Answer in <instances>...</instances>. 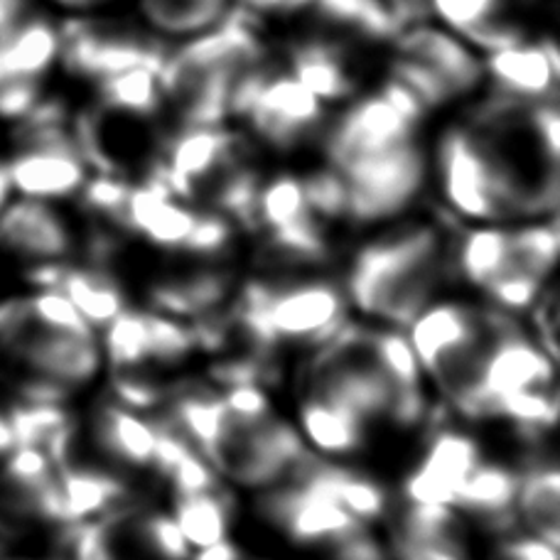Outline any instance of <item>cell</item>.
I'll return each mask as SVG.
<instances>
[{
    "mask_svg": "<svg viewBox=\"0 0 560 560\" xmlns=\"http://www.w3.org/2000/svg\"><path fill=\"white\" fill-rule=\"evenodd\" d=\"M77 236L67 214L52 202L13 197L0 212V256L23 264L69 261Z\"/></svg>",
    "mask_w": 560,
    "mask_h": 560,
    "instance_id": "obj_11",
    "label": "cell"
},
{
    "mask_svg": "<svg viewBox=\"0 0 560 560\" xmlns=\"http://www.w3.org/2000/svg\"><path fill=\"white\" fill-rule=\"evenodd\" d=\"M234 5L266 23L273 18H298L303 13L305 0H234Z\"/></svg>",
    "mask_w": 560,
    "mask_h": 560,
    "instance_id": "obj_42",
    "label": "cell"
},
{
    "mask_svg": "<svg viewBox=\"0 0 560 560\" xmlns=\"http://www.w3.org/2000/svg\"><path fill=\"white\" fill-rule=\"evenodd\" d=\"M155 423L143 413L128 411L116 401L98 406L94 438L102 453L114 463L133 469H150L155 453Z\"/></svg>",
    "mask_w": 560,
    "mask_h": 560,
    "instance_id": "obj_20",
    "label": "cell"
},
{
    "mask_svg": "<svg viewBox=\"0 0 560 560\" xmlns=\"http://www.w3.org/2000/svg\"><path fill=\"white\" fill-rule=\"evenodd\" d=\"M197 207L179 202V199L160 192L158 187L140 179L138 185H131V192L126 197L121 217L116 219L114 229L140 236L163 252H183L197 222Z\"/></svg>",
    "mask_w": 560,
    "mask_h": 560,
    "instance_id": "obj_16",
    "label": "cell"
},
{
    "mask_svg": "<svg viewBox=\"0 0 560 560\" xmlns=\"http://www.w3.org/2000/svg\"><path fill=\"white\" fill-rule=\"evenodd\" d=\"M335 173L347 187V224L372 226L398 219L418 202L428 183L430 160L423 138H418L386 153L354 160Z\"/></svg>",
    "mask_w": 560,
    "mask_h": 560,
    "instance_id": "obj_7",
    "label": "cell"
},
{
    "mask_svg": "<svg viewBox=\"0 0 560 560\" xmlns=\"http://www.w3.org/2000/svg\"><path fill=\"white\" fill-rule=\"evenodd\" d=\"M516 516L522 532L536 534L558 546L560 534V472L553 459L536 457L518 467Z\"/></svg>",
    "mask_w": 560,
    "mask_h": 560,
    "instance_id": "obj_22",
    "label": "cell"
},
{
    "mask_svg": "<svg viewBox=\"0 0 560 560\" xmlns=\"http://www.w3.org/2000/svg\"><path fill=\"white\" fill-rule=\"evenodd\" d=\"M131 179L121 175H89L84 187L79 189V205H82L89 214L106 219L108 224H116L121 217V209L126 205V197L131 192Z\"/></svg>",
    "mask_w": 560,
    "mask_h": 560,
    "instance_id": "obj_37",
    "label": "cell"
},
{
    "mask_svg": "<svg viewBox=\"0 0 560 560\" xmlns=\"http://www.w3.org/2000/svg\"><path fill=\"white\" fill-rule=\"evenodd\" d=\"M532 0H425L428 13L479 55L494 52L528 35L524 8Z\"/></svg>",
    "mask_w": 560,
    "mask_h": 560,
    "instance_id": "obj_14",
    "label": "cell"
},
{
    "mask_svg": "<svg viewBox=\"0 0 560 560\" xmlns=\"http://www.w3.org/2000/svg\"><path fill=\"white\" fill-rule=\"evenodd\" d=\"M329 560H392L388 548L378 541V538L369 532V526H362L352 536L342 538V541L329 546Z\"/></svg>",
    "mask_w": 560,
    "mask_h": 560,
    "instance_id": "obj_41",
    "label": "cell"
},
{
    "mask_svg": "<svg viewBox=\"0 0 560 560\" xmlns=\"http://www.w3.org/2000/svg\"><path fill=\"white\" fill-rule=\"evenodd\" d=\"M114 560H121V558H114Z\"/></svg>",
    "mask_w": 560,
    "mask_h": 560,
    "instance_id": "obj_49",
    "label": "cell"
},
{
    "mask_svg": "<svg viewBox=\"0 0 560 560\" xmlns=\"http://www.w3.org/2000/svg\"><path fill=\"white\" fill-rule=\"evenodd\" d=\"M558 258V224L556 217L546 222H528L512 229V268L536 280L551 278Z\"/></svg>",
    "mask_w": 560,
    "mask_h": 560,
    "instance_id": "obj_30",
    "label": "cell"
},
{
    "mask_svg": "<svg viewBox=\"0 0 560 560\" xmlns=\"http://www.w3.org/2000/svg\"><path fill=\"white\" fill-rule=\"evenodd\" d=\"M450 268L445 234L435 224H408L359 248L345 293L362 315L406 329L438 298Z\"/></svg>",
    "mask_w": 560,
    "mask_h": 560,
    "instance_id": "obj_2",
    "label": "cell"
},
{
    "mask_svg": "<svg viewBox=\"0 0 560 560\" xmlns=\"http://www.w3.org/2000/svg\"><path fill=\"white\" fill-rule=\"evenodd\" d=\"M544 290V280H536L522 271L509 268L504 276H499L494 283H489L482 293L492 300V305L509 315L528 313L536 305L538 295Z\"/></svg>",
    "mask_w": 560,
    "mask_h": 560,
    "instance_id": "obj_38",
    "label": "cell"
},
{
    "mask_svg": "<svg viewBox=\"0 0 560 560\" xmlns=\"http://www.w3.org/2000/svg\"><path fill=\"white\" fill-rule=\"evenodd\" d=\"M234 514V497L222 487L199 494L175 497L173 506V518L192 551L229 538Z\"/></svg>",
    "mask_w": 560,
    "mask_h": 560,
    "instance_id": "obj_25",
    "label": "cell"
},
{
    "mask_svg": "<svg viewBox=\"0 0 560 560\" xmlns=\"http://www.w3.org/2000/svg\"><path fill=\"white\" fill-rule=\"evenodd\" d=\"M219 394H222L229 413H232L242 425L261 423V420L273 416L271 396H268V388L264 386H256V384L229 386V388H222Z\"/></svg>",
    "mask_w": 560,
    "mask_h": 560,
    "instance_id": "obj_39",
    "label": "cell"
},
{
    "mask_svg": "<svg viewBox=\"0 0 560 560\" xmlns=\"http://www.w3.org/2000/svg\"><path fill=\"white\" fill-rule=\"evenodd\" d=\"M551 386H556V362L514 323L492 335L472 382L447 408L469 420H487L489 408L502 398Z\"/></svg>",
    "mask_w": 560,
    "mask_h": 560,
    "instance_id": "obj_8",
    "label": "cell"
},
{
    "mask_svg": "<svg viewBox=\"0 0 560 560\" xmlns=\"http://www.w3.org/2000/svg\"><path fill=\"white\" fill-rule=\"evenodd\" d=\"M497 560H558V546L536 534L516 532L502 538Z\"/></svg>",
    "mask_w": 560,
    "mask_h": 560,
    "instance_id": "obj_40",
    "label": "cell"
},
{
    "mask_svg": "<svg viewBox=\"0 0 560 560\" xmlns=\"http://www.w3.org/2000/svg\"><path fill=\"white\" fill-rule=\"evenodd\" d=\"M453 268L465 283L485 290L512 268V229L479 224L459 229Z\"/></svg>",
    "mask_w": 560,
    "mask_h": 560,
    "instance_id": "obj_23",
    "label": "cell"
},
{
    "mask_svg": "<svg viewBox=\"0 0 560 560\" xmlns=\"http://www.w3.org/2000/svg\"><path fill=\"white\" fill-rule=\"evenodd\" d=\"M406 329L423 376L438 386L445 404H450L472 382L489 339L504 327H492L487 310L469 307L457 300H433Z\"/></svg>",
    "mask_w": 560,
    "mask_h": 560,
    "instance_id": "obj_6",
    "label": "cell"
},
{
    "mask_svg": "<svg viewBox=\"0 0 560 560\" xmlns=\"http://www.w3.org/2000/svg\"><path fill=\"white\" fill-rule=\"evenodd\" d=\"M258 512L278 532L300 546H335L366 524L323 494L307 492L298 485H278L258 499Z\"/></svg>",
    "mask_w": 560,
    "mask_h": 560,
    "instance_id": "obj_13",
    "label": "cell"
},
{
    "mask_svg": "<svg viewBox=\"0 0 560 560\" xmlns=\"http://www.w3.org/2000/svg\"><path fill=\"white\" fill-rule=\"evenodd\" d=\"M300 435L313 445V453L327 457L357 455L366 443V423L345 406L310 394L300 404Z\"/></svg>",
    "mask_w": 560,
    "mask_h": 560,
    "instance_id": "obj_21",
    "label": "cell"
},
{
    "mask_svg": "<svg viewBox=\"0 0 560 560\" xmlns=\"http://www.w3.org/2000/svg\"><path fill=\"white\" fill-rule=\"evenodd\" d=\"M310 219L317 217L307 207L303 175L280 173L273 177H264L256 199V236L283 232V229L305 224Z\"/></svg>",
    "mask_w": 560,
    "mask_h": 560,
    "instance_id": "obj_27",
    "label": "cell"
},
{
    "mask_svg": "<svg viewBox=\"0 0 560 560\" xmlns=\"http://www.w3.org/2000/svg\"><path fill=\"white\" fill-rule=\"evenodd\" d=\"M266 59L264 23L232 5L202 33L170 43L160 69L165 108L177 126L229 124L236 89Z\"/></svg>",
    "mask_w": 560,
    "mask_h": 560,
    "instance_id": "obj_1",
    "label": "cell"
},
{
    "mask_svg": "<svg viewBox=\"0 0 560 560\" xmlns=\"http://www.w3.org/2000/svg\"><path fill=\"white\" fill-rule=\"evenodd\" d=\"M102 354L112 372H136L150 366L148 313L124 310L102 329Z\"/></svg>",
    "mask_w": 560,
    "mask_h": 560,
    "instance_id": "obj_28",
    "label": "cell"
},
{
    "mask_svg": "<svg viewBox=\"0 0 560 560\" xmlns=\"http://www.w3.org/2000/svg\"><path fill=\"white\" fill-rule=\"evenodd\" d=\"M37 8H43L37 0H0V39L15 33Z\"/></svg>",
    "mask_w": 560,
    "mask_h": 560,
    "instance_id": "obj_43",
    "label": "cell"
},
{
    "mask_svg": "<svg viewBox=\"0 0 560 560\" xmlns=\"http://www.w3.org/2000/svg\"><path fill=\"white\" fill-rule=\"evenodd\" d=\"M148 329H150V366L173 369L185 364L197 352L192 329L189 323L170 315H160L148 310Z\"/></svg>",
    "mask_w": 560,
    "mask_h": 560,
    "instance_id": "obj_33",
    "label": "cell"
},
{
    "mask_svg": "<svg viewBox=\"0 0 560 560\" xmlns=\"http://www.w3.org/2000/svg\"><path fill=\"white\" fill-rule=\"evenodd\" d=\"M518 467L502 463H479L455 497V509L463 518H472L487 534L509 536L522 532L516 516Z\"/></svg>",
    "mask_w": 560,
    "mask_h": 560,
    "instance_id": "obj_17",
    "label": "cell"
},
{
    "mask_svg": "<svg viewBox=\"0 0 560 560\" xmlns=\"http://www.w3.org/2000/svg\"><path fill=\"white\" fill-rule=\"evenodd\" d=\"M170 39L143 20L74 13L59 20L57 67L69 79L94 86L133 69H163Z\"/></svg>",
    "mask_w": 560,
    "mask_h": 560,
    "instance_id": "obj_5",
    "label": "cell"
},
{
    "mask_svg": "<svg viewBox=\"0 0 560 560\" xmlns=\"http://www.w3.org/2000/svg\"><path fill=\"white\" fill-rule=\"evenodd\" d=\"M57 492L65 518L62 528L133 506V489L126 477L102 467L77 465L74 459L57 469Z\"/></svg>",
    "mask_w": 560,
    "mask_h": 560,
    "instance_id": "obj_18",
    "label": "cell"
},
{
    "mask_svg": "<svg viewBox=\"0 0 560 560\" xmlns=\"http://www.w3.org/2000/svg\"><path fill=\"white\" fill-rule=\"evenodd\" d=\"M482 62L492 96L522 106L558 102L560 55L551 35L528 33L512 45L482 55Z\"/></svg>",
    "mask_w": 560,
    "mask_h": 560,
    "instance_id": "obj_10",
    "label": "cell"
},
{
    "mask_svg": "<svg viewBox=\"0 0 560 560\" xmlns=\"http://www.w3.org/2000/svg\"><path fill=\"white\" fill-rule=\"evenodd\" d=\"M236 232L238 229L226 217L212 212V209H199L197 222L179 254H187L197 261H219L234 246Z\"/></svg>",
    "mask_w": 560,
    "mask_h": 560,
    "instance_id": "obj_34",
    "label": "cell"
},
{
    "mask_svg": "<svg viewBox=\"0 0 560 560\" xmlns=\"http://www.w3.org/2000/svg\"><path fill=\"white\" fill-rule=\"evenodd\" d=\"M232 121L268 150L295 153L323 140L329 106L288 72L283 59L268 57L236 89Z\"/></svg>",
    "mask_w": 560,
    "mask_h": 560,
    "instance_id": "obj_4",
    "label": "cell"
},
{
    "mask_svg": "<svg viewBox=\"0 0 560 560\" xmlns=\"http://www.w3.org/2000/svg\"><path fill=\"white\" fill-rule=\"evenodd\" d=\"M372 47L313 27L285 45L283 65L325 106H345L364 94L372 74Z\"/></svg>",
    "mask_w": 560,
    "mask_h": 560,
    "instance_id": "obj_9",
    "label": "cell"
},
{
    "mask_svg": "<svg viewBox=\"0 0 560 560\" xmlns=\"http://www.w3.org/2000/svg\"><path fill=\"white\" fill-rule=\"evenodd\" d=\"M25 313L43 327L57 329V332L77 335V337H96V329L86 323L82 313L74 307L62 290L39 288L20 295Z\"/></svg>",
    "mask_w": 560,
    "mask_h": 560,
    "instance_id": "obj_32",
    "label": "cell"
},
{
    "mask_svg": "<svg viewBox=\"0 0 560 560\" xmlns=\"http://www.w3.org/2000/svg\"><path fill=\"white\" fill-rule=\"evenodd\" d=\"M13 447H15L13 430H10L5 411H3V408H0V459H3Z\"/></svg>",
    "mask_w": 560,
    "mask_h": 560,
    "instance_id": "obj_46",
    "label": "cell"
},
{
    "mask_svg": "<svg viewBox=\"0 0 560 560\" xmlns=\"http://www.w3.org/2000/svg\"><path fill=\"white\" fill-rule=\"evenodd\" d=\"M112 401L136 413H158L165 406L170 388L158 382L148 369L112 372Z\"/></svg>",
    "mask_w": 560,
    "mask_h": 560,
    "instance_id": "obj_35",
    "label": "cell"
},
{
    "mask_svg": "<svg viewBox=\"0 0 560 560\" xmlns=\"http://www.w3.org/2000/svg\"><path fill=\"white\" fill-rule=\"evenodd\" d=\"M10 199H13V187H10V177H8V167H5V153L0 150V212H3Z\"/></svg>",
    "mask_w": 560,
    "mask_h": 560,
    "instance_id": "obj_47",
    "label": "cell"
},
{
    "mask_svg": "<svg viewBox=\"0 0 560 560\" xmlns=\"http://www.w3.org/2000/svg\"><path fill=\"white\" fill-rule=\"evenodd\" d=\"M285 485H298L307 489V492L332 499L347 514H352L359 524L366 526L382 522V518L388 516V509H392V497L374 477H369L362 469L327 463L319 455L310 457Z\"/></svg>",
    "mask_w": 560,
    "mask_h": 560,
    "instance_id": "obj_15",
    "label": "cell"
},
{
    "mask_svg": "<svg viewBox=\"0 0 560 560\" xmlns=\"http://www.w3.org/2000/svg\"><path fill=\"white\" fill-rule=\"evenodd\" d=\"M57 290H62L72 300L74 307L94 329H104L128 307L124 288L108 268L69 264Z\"/></svg>",
    "mask_w": 560,
    "mask_h": 560,
    "instance_id": "obj_24",
    "label": "cell"
},
{
    "mask_svg": "<svg viewBox=\"0 0 560 560\" xmlns=\"http://www.w3.org/2000/svg\"><path fill=\"white\" fill-rule=\"evenodd\" d=\"M232 5L234 0H138V13L153 33L175 43L214 25Z\"/></svg>",
    "mask_w": 560,
    "mask_h": 560,
    "instance_id": "obj_26",
    "label": "cell"
},
{
    "mask_svg": "<svg viewBox=\"0 0 560 560\" xmlns=\"http://www.w3.org/2000/svg\"><path fill=\"white\" fill-rule=\"evenodd\" d=\"M479 463L482 447L477 438L450 428V423L433 428L425 440L423 457L404 479V502L453 506L457 492Z\"/></svg>",
    "mask_w": 560,
    "mask_h": 560,
    "instance_id": "obj_12",
    "label": "cell"
},
{
    "mask_svg": "<svg viewBox=\"0 0 560 560\" xmlns=\"http://www.w3.org/2000/svg\"><path fill=\"white\" fill-rule=\"evenodd\" d=\"M307 207L325 226L335 222L347 224V187L332 167H317L303 175Z\"/></svg>",
    "mask_w": 560,
    "mask_h": 560,
    "instance_id": "obj_36",
    "label": "cell"
},
{
    "mask_svg": "<svg viewBox=\"0 0 560 560\" xmlns=\"http://www.w3.org/2000/svg\"><path fill=\"white\" fill-rule=\"evenodd\" d=\"M47 3L67 10L69 15H74V13H94V10L112 3V0H47Z\"/></svg>",
    "mask_w": 560,
    "mask_h": 560,
    "instance_id": "obj_45",
    "label": "cell"
},
{
    "mask_svg": "<svg viewBox=\"0 0 560 560\" xmlns=\"http://www.w3.org/2000/svg\"><path fill=\"white\" fill-rule=\"evenodd\" d=\"M369 352H372L376 366L386 374L388 382L394 384L396 396L423 392V369H420L404 329H369Z\"/></svg>",
    "mask_w": 560,
    "mask_h": 560,
    "instance_id": "obj_29",
    "label": "cell"
},
{
    "mask_svg": "<svg viewBox=\"0 0 560 560\" xmlns=\"http://www.w3.org/2000/svg\"><path fill=\"white\" fill-rule=\"evenodd\" d=\"M234 298V276L224 268H199V271L158 280L150 285V305L155 313L177 319H195L199 315L224 310Z\"/></svg>",
    "mask_w": 560,
    "mask_h": 560,
    "instance_id": "obj_19",
    "label": "cell"
},
{
    "mask_svg": "<svg viewBox=\"0 0 560 560\" xmlns=\"http://www.w3.org/2000/svg\"><path fill=\"white\" fill-rule=\"evenodd\" d=\"M386 49L384 74L411 89L428 114L472 98L487 84L482 55L433 20L406 25Z\"/></svg>",
    "mask_w": 560,
    "mask_h": 560,
    "instance_id": "obj_3",
    "label": "cell"
},
{
    "mask_svg": "<svg viewBox=\"0 0 560 560\" xmlns=\"http://www.w3.org/2000/svg\"><path fill=\"white\" fill-rule=\"evenodd\" d=\"M55 560H67V558H55Z\"/></svg>",
    "mask_w": 560,
    "mask_h": 560,
    "instance_id": "obj_48",
    "label": "cell"
},
{
    "mask_svg": "<svg viewBox=\"0 0 560 560\" xmlns=\"http://www.w3.org/2000/svg\"><path fill=\"white\" fill-rule=\"evenodd\" d=\"M189 560H244V553L232 538H224V541H217L212 546L197 548V551L189 556Z\"/></svg>",
    "mask_w": 560,
    "mask_h": 560,
    "instance_id": "obj_44",
    "label": "cell"
},
{
    "mask_svg": "<svg viewBox=\"0 0 560 560\" xmlns=\"http://www.w3.org/2000/svg\"><path fill=\"white\" fill-rule=\"evenodd\" d=\"M128 524L143 553L155 560H189L192 548L185 541L173 514L167 512H128Z\"/></svg>",
    "mask_w": 560,
    "mask_h": 560,
    "instance_id": "obj_31",
    "label": "cell"
}]
</instances>
